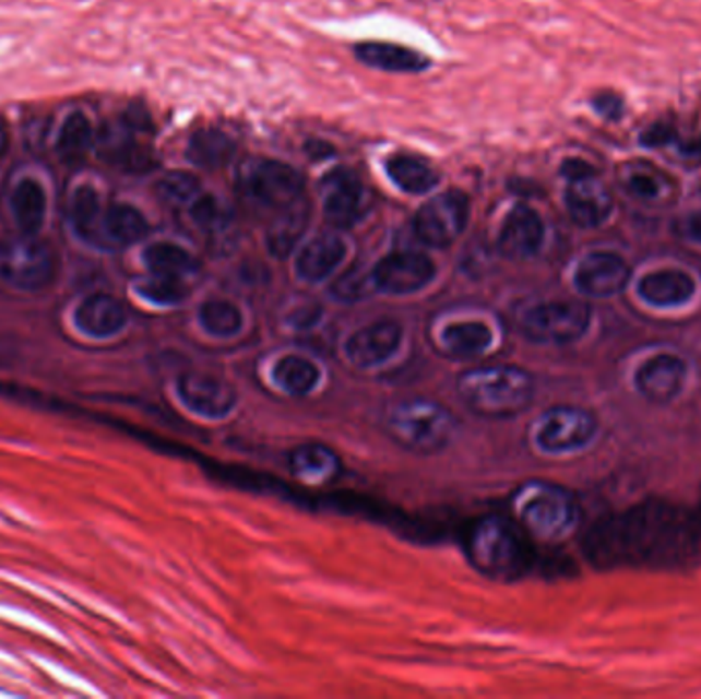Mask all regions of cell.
Masks as SVG:
<instances>
[{
	"label": "cell",
	"mask_w": 701,
	"mask_h": 699,
	"mask_svg": "<svg viewBox=\"0 0 701 699\" xmlns=\"http://www.w3.org/2000/svg\"><path fill=\"white\" fill-rule=\"evenodd\" d=\"M521 521L539 537H560L572 530L577 521V505L565 488L535 484L519 500Z\"/></svg>",
	"instance_id": "6"
},
{
	"label": "cell",
	"mask_w": 701,
	"mask_h": 699,
	"mask_svg": "<svg viewBox=\"0 0 701 699\" xmlns=\"http://www.w3.org/2000/svg\"><path fill=\"white\" fill-rule=\"evenodd\" d=\"M72 222L84 238H88V240L103 238V233H99L100 226H103L99 193L91 185H84L81 189H76V193L72 198Z\"/></svg>",
	"instance_id": "33"
},
{
	"label": "cell",
	"mask_w": 701,
	"mask_h": 699,
	"mask_svg": "<svg viewBox=\"0 0 701 699\" xmlns=\"http://www.w3.org/2000/svg\"><path fill=\"white\" fill-rule=\"evenodd\" d=\"M193 222L203 230H217L228 222V210L216 196H198L189 203Z\"/></svg>",
	"instance_id": "37"
},
{
	"label": "cell",
	"mask_w": 701,
	"mask_h": 699,
	"mask_svg": "<svg viewBox=\"0 0 701 699\" xmlns=\"http://www.w3.org/2000/svg\"><path fill=\"white\" fill-rule=\"evenodd\" d=\"M93 126L83 114H72L62 123L56 149L67 165H81L93 146Z\"/></svg>",
	"instance_id": "30"
},
{
	"label": "cell",
	"mask_w": 701,
	"mask_h": 699,
	"mask_svg": "<svg viewBox=\"0 0 701 699\" xmlns=\"http://www.w3.org/2000/svg\"><path fill=\"white\" fill-rule=\"evenodd\" d=\"M685 378L684 359L675 355H656L638 369L635 386L644 399L654 404H667L681 394Z\"/></svg>",
	"instance_id": "14"
},
{
	"label": "cell",
	"mask_w": 701,
	"mask_h": 699,
	"mask_svg": "<svg viewBox=\"0 0 701 699\" xmlns=\"http://www.w3.org/2000/svg\"><path fill=\"white\" fill-rule=\"evenodd\" d=\"M9 142H11V135H9V126L7 121L0 117V156L7 152L9 149Z\"/></svg>",
	"instance_id": "43"
},
{
	"label": "cell",
	"mask_w": 701,
	"mask_h": 699,
	"mask_svg": "<svg viewBox=\"0 0 701 699\" xmlns=\"http://www.w3.org/2000/svg\"><path fill=\"white\" fill-rule=\"evenodd\" d=\"M439 345L453 357H472L485 353L492 345V331L478 320L455 322L441 331Z\"/></svg>",
	"instance_id": "25"
},
{
	"label": "cell",
	"mask_w": 701,
	"mask_h": 699,
	"mask_svg": "<svg viewBox=\"0 0 701 699\" xmlns=\"http://www.w3.org/2000/svg\"><path fill=\"white\" fill-rule=\"evenodd\" d=\"M385 173L396 187H401L404 193L411 196L429 193L435 185L439 183V173L429 163L406 152L390 156L385 163Z\"/></svg>",
	"instance_id": "22"
},
{
	"label": "cell",
	"mask_w": 701,
	"mask_h": 699,
	"mask_svg": "<svg viewBox=\"0 0 701 699\" xmlns=\"http://www.w3.org/2000/svg\"><path fill=\"white\" fill-rule=\"evenodd\" d=\"M467 558L492 579L513 581L530 567V548L518 528L502 517L476 521L466 535Z\"/></svg>",
	"instance_id": "2"
},
{
	"label": "cell",
	"mask_w": 701,
	"mask_h": 699,
	"mask_svg": "<svg viewBox=\"0 0 701 699\" xmlns=\"http://www.w3.org/2000/svg\"><path fill=\"white\" fill-rule=\"evenodd\" d=\"M128 322L123 304L109 294H95L81 301L76 310V324L84 334L107 339L119 333Z\"/></svg>",
	"instance_id": "19"
},
{
	"label": "cell",
	"mask_w": 701,
	"mask_h": 699,
	"mask_svg": "<svg viewBox=\"0 0 701 699\" xmlns=\"http://www.w3.org/2000/svg\"><path fill=\"white\" fill-rule=\"evenodd\" d=\"M638 294L642 300L656 308L684 306L696 296V282L685 271L663 269L644 275L638 284Z\"/></svg>",
	"instance_id": "18"
},
{
	"label": "cell",
	"mask_w": 701,
	"mask_h": 699,
	"mask_svg": "<svg viewBox=\"0 0 701 699\" xmlns=\"http://www.w3.org/2000/svg\"><path fill=\"white\" fill-rule=\"evenodd\" d=\"M48 198L44 187L35 179H23L11 196L13 220L23 234H37L46 220Z\"/></svg>",
	"instance_id": "24"
},
{
	"label": "cell",
	"mask_w": 701,
	"mask_h": 699,
	"mask_svg": "<svg viewBox=\"0 0 701 699\" xmlns=\"http://www.w3.org/2000/svg\"><path fill=\"white\" fill-rule=\"evenodd\" d=\"M685 233H687V236H689L693 242L701 245V210L700 212H693L691 216L687 217V222H685Z\"/></svg>",
	"instance_id": "42"
},
{
	"label": "cell",
	"mask_w": 701,
	"mask_h": 699,
	"mask_svg": "<svg viewBox=\"0 0 701 699\" xmlns=\"http://www.w3.org/2000/svg\"><path fill=\"white\" fill-rule=\"evenodd\" d=\"M138 292L158 306H170L179 304L187 296V287L183 280H173V277H163V275H151V280L138 285Z\"/></svg>",
	"instance_id": "36"
},
{
	"label": "cell",
	"mask_w": 701,
	"mask_h": 699,
	"mask_svg": "<svg viewBox=\"0 0 701 699\" xmlns=\"http://www.w3.org/2000/svg\"><path fill=\"white\" fill-rule=\"evenodd\" d=\"M433 277V261L423 252H411V250L388 254L371 271L373 287L394 296L415 294Z\"/></svg>",
	"instance_id": "10"
},
{
	"label": "cell",
	"mask_w": 701,
	"mask_h": 699,
	"mask_svg": "<svg viewBox=\"0 0 701 699\" xmlns=\"http://www.w3.org/2000/svg\"><path fill=\"white\" fill-rule=\"evenodd\" d=\"M619 181L632 198L640 201L665 200L673 191V181L667 175L644 161L619 168Z\"/></svg>",
	"instance_id": "23"
},
{
	"label": "cell",
	"mask_w": 701,
	"mask_h": 699,
	"mask_svg": "<svg viewBox=\"0 0 701 699\" xmlns=\"http://www.w3.org/2000/svg\"><path fill=\"white\" fill-rule=\"evenodd\" d=\"M591 322V310L581 301L539 304L523 318V333L535 343L567 345L581 339Z\"/></svg>",
	"instance_id": "7"
},
{
	"label": "cell",
	"mask_w": 701,
	"mask_h": 699,
	"mask_svg": "<svg viewBox=\"0 0 701 699\" xmlns=\"http://www.w3.org/2000/svg\"><path fill=\"white\" fill-rule=\"evenodd\" d=\"M673 140H675V130L667 123H656V126H652L646 132L642 133V144L644 146H654V149L667 146Z\"/></svg>",
	"instance_id": "40"
},
{
	"label": "cell",
	"mask_w": 701,
	"mask_h": 699,
	"mask_svg": "<svg viewBox=\"0 0 701 699\" xmlns=\"http://www.w3.org/2000/svg\"><path fill=\"white\" fill-rule=\"evenodd\" d=\"M689 152H693V154H698L701 158V140L700 142H696L693 146H689Z\"/></svg>",
	"instance_id": "44"
},
{
	"label": "cell",
	"mask_w": 701,
	"mask_h": 699,
	"mask_svg": "<svg viewBox=\"0 0 701 699\" xmlns=\"http://www.w3.org/2000/svg\"><path fill=\"white\" fill-rule=\"evenodd\" d=\"M401 324L394 320H380L350 336L347 355L355 366H378L401 347Z\"/></svg>",
	"instance_id": "17"
},
{
	"label": "cell",
	"mask_w": 701,
	"mask_h": 699,
	"mask_svg": "<svg viewBox=\"0 0 701 699\" xmlns=\"http://www.w3.org/2000/svg\"><path fill=\"white\" fill-rule=\"evenodd\" d=\"M306 226H308V205L301 200L285 205L284 214L277 217L273 222V226L269 228V250L275 257L284 259L292 250L296 249Z\"/></svg>",
	"instance_id": "28"
},
{
	"label": "cell",
	"mask_w": 701,
	"mask_h": 699,
	"mask_svg": "<svg viewBox=\"0 0 701 699\" xmlns=\"http://www.w3.org/2000/svg\"><path fill=\"white\" fill-rule=\"evenodd\" d=\"M544 242V222L527 205H518L509 212L499 233V250L507 259H530Z\"/></svg>",
	"instance_id": "16"
},
{
	"label": "cell",
	"mask_w": 701,
	"mask_h": 699,
	"mask_svg": "<svg viewBox=\"0 0 701 699\" xmlns=\"http://www.w3.org/2000/svg\"><path fill=\"white\" fill-rule=\"evenodd\" d=\"M56 275L54 250L35 234L13 236L0 242V282L21 292H39Z\"/></svg>",
	"instance_id": "4"
},
{
	"label": "cell",
	"mask_w": 701,
	"mask_h": 699,
	"mask_svg": "<svg viewBox=\"0 0 701 699\" xmlns=\"http://www.w3.org/2000/svg\"><path fill=\"white\" fill-rule=\"evenodd\" d=\"M200 318L203 329L214 336H233L242 327L240 310L230 301H205L201 306Z\"/></svg>",
	"instance_id": "34"
},
{
	"label": "cell",
	"mask_w": 701,
	"mask_h": 699,
	"mask_svg": "<svg viewBox=\"0 0 701 699\" xmlns=\"http://www.w3.org/2000/svg\"><path fill=\"white\" fill-rule=\"evenodd\" d=\"M103 238L111 245H134L148 234V222L135 208L128 203H116L103 214L100 226Z\"/></svg>",
	"instance_id": "27"
},
{
	"label": "cell",
	"mask_w": 701,
	"mask_h": 699,
	"mask_svg": "<svg viewBox=\"0 0 701 699\" xmlns=\"http://www.w3.org/2000/svg\"><path fill=\"white\" fill-rule=\"evenodd\" d=\"M236 144L233 138L216 128H205L193 133L187 146V156L201 168H219L233 161Z\"/></svg>",
	"instance_id": "26"
},
{
	"label": "cell",
	"mask_w": 701,
	"mask_h": 699,
	"mask_svg": "<svg viewBox=\"0 0 701 699\" xmlns=\"http://www.w3.org/2000/svg\"><path fill=\"white\" fill-rule=\"evenodd\" d=\"M156 191L163 200L177 203V205H189L200 196V181L185 170H175L158 181Z\"/></svg>",
	"instance_id": "35"
},
{
	"label": "cell",
	"mask_w": 701,
	"mask_h": 699,
	"mask_svg": "<svg viewBox=\"0 0 701 699\" xmlns=\"http://www.w3.org/2000/svg\"><path fill=\"white\" fill-rule=\"evenodd\" d=\"M179 396L198 415L219 418L226 416L236 404L233 386L210 374L189 371L179 380Z\"/></svg>",
	"instance_id": "13"
},
{
	"label": "cell",
	"mask_w": 701,
	"mask_h": 699,
	"mask_svg": "<svg viewBox=\"0 0 701 699\" xmlns=\"http://www.w3.org/2000/svg\"><path fill=\"white\" fill-rule=\"evenodd\" d=\"M470 203L462 191H445L427 201L415 216L418 240L433 249H445L466 230Z\"/></svg>",
	"instance_id": "8"
},
{
	"label": "cell",
	"mask_w": 701,
	"mask_h": 699,
	"mask_svg": "<svg viewBox=\"0 0 701 699\" xmlns=\"http://www.w3.org/2000/svg\"><path fill=\"white\" fill-rule=\"evenodd\" d=\"M630 282V266L614 252H593L577 266L574 284L589 298H611Z\"/></svg>",
	"instance_id": "12"
},
{
	"label": "cell",
	"mask_w": 701,
	"mask_h": 699,
	"mask_svg": "<svg viewBox=\"0 0 701 699\" xmlns=\"http://www.w3.org/2000/svg\"><path fill=\"white\" fill-rule=\"evenodd\" d=\"M567 208L574 224L581 228H595L611 214L614 200L595 173L583 179L568 181Z\"/></svg>",
	"instance_id": "15"
},
{
	"label": "cell",
	"mask_w": 701,
	"mask_h": 699,
	"mask_svg": "<svg viewBox=\"0 0 701 699\" xmlns=\"http://www.w3.org/2000/svg\"><path fill=\"white\" fill-rule=\"evenodd\" d=\"M273 378L285 392L294 396H304L310 390H314V386L320 380V374L317 366L310 364L308 359L298 355H287L273 367Z\"/></svg>",
	"instance_id": "32"
},
{
	"label": "cell",
	"mask_w": 701,
	"mask_h": 699,
	"mask_svg": "<svg viewBox=\"0 0 701 699\" xmlns=\"http://www.w3.org/2000/svg\"><path fill=\"white\" fill-rule=\"evenodd\" d=\"M292 470L310 483H324L338 472V458L322 446H301L292 453Z\"/></svg>",
	"instance_id": "31"
},
{
	"label": "cell",
	"mask_w": 701,
	"mask_h": 699,
	"mask_svg": "<svg viewBox=\"0 0 701 699\" xmlns=\"http://www.w3.org/2000/svg\"><path fill=\"white\" fill-rule=\"evenodd\" d=\"M385 431L406 450L435 453L450 443L455 420L437 402L404 400L388 411Z\"/></svg>",
	"instance_id": "3"
},
{
	"label": "cell",
	"mask_w": 701,
	"mask_h": 699,
	"mask_svg": "<svg viewBox=\"0 0 701 699\" xmlns=\"http://www.w3.org/2000/svg\"><path fill=\"white\" fill-rule=\"evenodd\" d=\"M562 175L567 177L568 181H574V179H583L589 175H595V168L581 161V158H568L562 165Z\"/></svg>",
	"instance_id": "41"
},
{
	"label": "cell",
	"mask_w": 701,
	"mask_h": 699,
	"mask_svg": "<svg viewBox=\"0 0 701 699\" xmlns=\"http://www.w3.org/2000/svg\"><path fill=\"white\" fill-rule=\"evenodd\" d=\"M144 263L152 275H163L173 280H185L200 266L189 250L170 242L151 245L144 250Z\"/></svg>",
	"instance_id": "29"
},
{
	"label": "cell",
	"mask_w": 701,
	"mask_h": 699,
	"mask_svg": "<svg viewBox=\"0 0 701 699\" xmlns=\"http://www.w3.org/2000/svg\"><path fill=\"white\" fill-rule=\"evenodd\" d=\"M597 431V420L577 406H556L539 418L535 441L544 451L565 453L581 450Z\"/></svg>",
	"instance_id": "9"
},
{
	"label": "cell",
	"mask_w": 701,
	"mask_h": 699,
	"mask_svg": "<svg viewBox=\"0 0 701 699\" xmlns=\"http://www.w3.org/2000/svg\"><path fill=\"white\" fill-rule=\"evenodd\" d=\"M324 216L336 230L353 228L368 214V191L349 170H334L326 179Z\"/></svg>",
	"instance_id": "11"
},
{
	"label": "cell",
	"mask_w": 701,
	"mask_h": 699,
	"mask_svg": "<svg viewBox=\"0 0 701 699\" xmlns=\"http://www.w3.org/2000/svg\"><path fill=\"white\" fill-rule=\"evenodd\" d=\"M238 185L252 201L284 210L285 205L300 200L304 181L300 173L285 163L251 158L238 170Z\"/></svg>",
	"instance_id": "5"
},
{
	"label": "cell",
	"mask_w": 701,
	"mask_h": 699,
	"mask_svg": "<svg viewBox=\"0 0 701 699\" xmlns=\"http://www.w3.org/2000/svg\"><path fill=\"white\" fill-rule=\"evenodd\" d=\"M368 292V280H364L357 271H350L345 277L338 280L334 285L333 294L338 300L353 301L359 300Z\"/></svg>",
	"instance_id": "38"
},
{
	"label": "cell",
	"mask_w": 701,
	"mask_h": 699,
	"mask_svg": "<svg viewBox=\"0 0 701 699\" xmlns=\"http://www.w3.org/2000/svg\"><path fill=\"white\" fill-rule=\"evenodd\" d=\"M355 56L366 67L380 68L385 72H420L429 67V60L423 54L384 42L359 44L355 48Z\"/></svg>",
	"instance_id": "21"
},
{
	"label": "cell",
	"mask_w": 701,
	"mask_h": 699,
	"mask_svg": "<svg viewBox=\"0 0 701 699\" xmlns=\"http://www.w3.org/2000/svg\"><path fill=\"white\" fill-rule=\"evenodd\" d=\"M593 107L597 109V114H602L607 119H619L623 114V100L619 99L616 93H609V91H603L599 95H595Z\"/></svg>",
	"instance_id": "39"
},
{
	"label": "cell",
	"mask_w": 701,
	"mask_h": 699,
	"mask_svg": "<svg viewBox=\"0 0 701 699\" xmlns=\"http://www.w3.org/2000/svg\"><path fill=\"white\" fill-rule=\"evenodd\" d=\"M458 390L476 415L502 418L527 408L534 396V380L519 367H476L460 378Z\"/></svg>",
	"instance_id": "1"
},
{
	"label": "cell",
	"mask_w": 701,
	"mask_h": 699,
	"mask_svg": "<svg viewBox=\"0 0 701 699\" xmlns=\"http://www.w3.org/2000/svg\"><path fill=\"white\" fill-rule=\"evenodd\" d=\"M345 254H347V247L338 236H334V234L318 236L300 250L298 261H296L298 275L310 284L322 282L333 273L336 266L343 263Z\"/></svg>",
	"instance_id": "20"
}]
</instances>
